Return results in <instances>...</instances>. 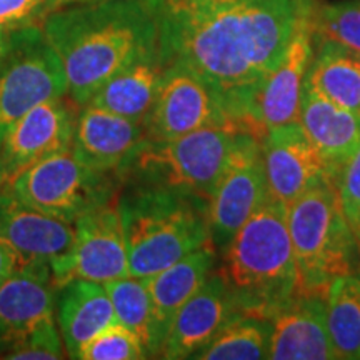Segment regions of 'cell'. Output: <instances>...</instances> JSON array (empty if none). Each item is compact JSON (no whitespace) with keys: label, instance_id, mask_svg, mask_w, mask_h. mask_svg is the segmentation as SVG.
I'll list each match as a JSON object with an SVG mask.
<instances>
[{"label":"cell","instance_id":"cell-1","mask_svg":"<svg viewBox=\"0 0 360 360\" xmlns=\"http://www.w3.org/2000/svg\"><path fill=\"white\" fill-rule=\"evenodd\" d=\"M164 67L179 65L217 94L233 124L257 137L254 107L282 60L307 0H142Z\"/></svg>","mask_w":360,"mask_h":360},{"label":"cell","instance_id":"cell-2","mask_svg":"<svg viewBox=\"0 0 360 360\" xmlns=\"http://www.w3.org/2000/svg\"><path fill=\"white\" fill-rule=\"evenodd\" d=\"M42 30L64 67L67 96L79 107L125 67L159 53L155 24L142 0H90L58 8Z\"/></svg>","mask_w":360,"mask_h":360},{"label":"cell","instance_id":"cell-3","mask_svg":"<svg viewBox=\"0 0 360 360\" xmlns=\"http://www.w3.org/2000/svg\"><path fill=\"white\" fill-rule=\"evenodd\" d=\"M129 272L147 278L210 242L209 200L172 188L125 186L117 197Z\"/></svg>","mask_w":360,"mask_h":360},{"label":"cell","instance_id":"cell-4","mask_svg":"<svg viewBox=\"0 0 360 360\" xmlns=\"http://www.w3.org/2000/svg\"><path fill=\"white\" fill-rule=\"evenodd\" d=\"M222 255V274L244 314L272 321L299 292L287 207L272 197L242 225Z\"/></svg>","mask_w":360,"mask_h":360},{"label":"cell","instance_id":"cell-5","mask_svg":"<svg viewBox=\"0 0 360 360\" xmlns=\"http://www.w3.org/2000/svg\"><path fill=\"white\" fill-rule=\"evenodd\" d=\"M252 139L260 137L238 125L195 130L174 141L146 139L117 177L124 186L172 188L209 200L225 170Z\"/></svg>","mask_w":360,"mask_h":360},{"label":"cell","instance_id":"cell-6","mask_svg":"<svg viewBox=\"0 0 360 360\" xmlns=\"http://www.w3.org/2000/svg\"><path fill=\"white\" fill-rule=\"evenodd\" d=\"M299 292L327 294L339 277L360 269V252L342 214L335 184L310 188L287 207Z\"/></svg>","mask_w":360,"mask_h":360},{"label":"cell","instance_id":"cell-7","mask_svg":"<svg viewBox=\"0 0 360 360\" xmlns=\"http://www.w3.org/2000/svg\"><path fill=\"white\" fill-rule=\"evenodd\" d=\"M6 186L24 205L74 224L115 202L120 182L115 174L87 167L70 147L30 165Z\"/></svg>","mask_w":360,"mask_h":360},{"label":"cell","instance_id":"cell-8","mask_svg":"<svg viewBox=\"0 0 360 360\" xmlns=\"http://www.w3.org/2000/svg\"><path fill=\"white\" fill-rule=\"evenodd\" d=\"M67 96L64 67L42 27L11 30L0 58V129H6L35 105Z\"/></svg>","mask_w":360,"mask_h":360},{"label":"cell","instance_id":"cell-9","mask_svg":"<svg viewBox=\"0 0 360 360\" xmlns=\"http://www.w3.org/2000/svg\"><path fill=\"white\" fill-rule=\"evenodd\" d=\"M227 125L237 124L204 80L184 67H164L155 101L142 120L147 141H174L195 130Z\"/></svg>","mask_w":360,"mask_h":360},{"label":"cell","instance_id":"cell-10","mask_svg":"<svg viewBox=\"0 0 360 360\" xmlns=\"http://www.w3.org/2000/svg\"><path fill=\"white\" fill-rule=\"evenodd\" d=\"M70 249L51 262L53 285L60 289L70 281L105 283L129 277V257L117 200L82 215L74 222Z\"/></svg>","mask_w":360,"mask_h":360},{"label":"cell","instance_id":"cell-11","mask_svg":"<svg viewBox=\"0 0 360 360\" xmlns=\"http://www.w3.org/2000/svg\"><path fill=\"white\" fill-rule=\"evenodd\" d=\"M270 199L260 139H252L225 170L209 197L210 242L224 252L242 225Z\"/></svg>","mask_w":360,"mask_h":360},{"label":"cell","instance_id":"cell-12","mask_svg":"<svg viewBox=\"0 0 360 360\" xmlns=\"http://www.w3.org/2000/svg\"><path fill=\"white\" fill-rule=\"evenodd\" d=\"M77 103L64 97L45 101L6 129L0 148L4 182L8 184L30 165L72 147Z\"/></svg>","mask_w":360,"mask_h":360},{"label":"cell","instance_id":"cell-13","mask_svg":"<svg viewBox=\"0 0 360 360\" xmlns=\"http://www.w3.org/2000/svg\"><path fill=\"white\" fill-rule=\"evenodd\" d=\"M260 152L270 197L285 207L319 184H335L299 120L269 129L260 141Z\"/></svg>","mask_w":360,"mask_h":360},{"label":"cell","instance_id":"cell-14","mask_svg":"<svg viewBox=\"0 0 360 360\" xmlns=\"http://www.w3.org/2000/svg\"><path fill=\"white\" fill-rule=\"evenodd\" d=\"M314 0L297 17L294 34L276 70L265 80L254 107V124L265 135L269 129L297 120L314 57Z\"/></svg>","mask_w":360,"mask_h":360},{"label":"cell","instance_id":"cell-15","mask_svg":"<svg viewBox=\"0 0 360 360\" xmlns=\"http://www.w3.org/2000/svg\"><path fill=\"white\" fill-rule=\"evenodd\" d=\"M238 307L222 272H212L170 322L160 359H195L233 319Z\"/></svg>","mask_w":360,"mask_h":360},{"label":"cell","instance_id":"cell-16","mask_svg":"<svg viewBox=\"0 0 360 360\" xmlns=\"http://www.w3.org/2000/svg\"><path fill=\"white\" fill-rule=\"evenodd\" d=\"M57 292L49 264L22 265L0 285V359L53 321Z\"/></svg>","mask_w":360,"mask_h":360},{"label":"cell","instance_id":"cell-17","mask_svg":"<svg viewBox=\"0 0 360 360\" xmlns=\"http://www.w3.org/2000/svg\"><path fill=\"white\" fill-rule=\"evenodd\" d=\"M143 141L141 122L87 103L77 115L72 152L90 169L119 175Z\"/></svg>","mask_w":360,"mask_h":360},{"label":"cell","instance_id":"cell-18","mask_svg":"<svg viewBox=\"0 0 360 360\" xmlns=\"http://www.w3.org/2000/svg\"><path fill=\"white\" fill-rule=\"evenodd\" d=\"M75 227L67 220L30 209L0 187V240L20 255L24 265L49 264L70 249Z\"/></svg>","mask_w":360,"mask_h":360},{"label":"cell","instance_id":"cell-19","mask_svg":"<svg viewBox=\"0 0 360 360\" xmlns=\"http://www.w3.org/2000/svg\"><path fill=\"white\" fill-rule=\"evenodd\" d=\"M270 359H337L327 328V294L297 292L274 315Z\"/></svg>","mask_w":360,"mask_h":360},{"label":"cell","instance_id":"cell-20","mask_svg":"<svg viewBox=\"0 0 360 360\" xmlns=\"http://www.w3.org/2000/svg\"><path fill=\"white\" fill-rule=\"evenodd\" d=\"M215 264H217V249L212 242H209L162 272L143 278L152 304L155 357H160L162 345L175 314L204 285V282L214 272Z\"/></svg>","mask_w":360,"mask_h":360},{"label":"cell","instance_id":"cell-21","mask_svg":"<svg viewBox=\"0 0 360 360\" xmlns=\"http://www.w3.org/2000/svg\"><path fill=\"white\" fill-rule=\"evenodd\" d=\"M297 120L335 180L360 148V112L327 101L305 84Z\"/></svg>","mask_w":360,"mask_h":360},{"label":"cell","instance_id":"cell-22","mask_svg":"<svg viewBox=\"0 0 360 360\" xmlns=\"http://www.w3.org/2000/svg\"><path fill=\"white\" fill-rule=\"evenodd\" d=\"M57 321L69 359H77L84 344L117 322L105 285L92 281H70L57 292Z\"/></svg>","mask_w":360,"mask_h":360},{"label":"cell","instance_id":"cell-23","mask_svg":"<svg viewBox=\"0 0 360 360\" xmlns=\"http://www.w3.org/2000/svg\"><path fill=\"white\" fill-rule=\"evenodd\" d=\"M162 72L159 53L143 57L107 80L89 103L142 124L155 101Z\"/></svg>","mask_w":360,"mask_h":360},{"label":"cell","instance_id":"cell-24","mask_svg":"<svg viewBox=\"0 0 360 360\" xmlns=\"http://www.w3.org/2000/svg\"><path fill=\"white\" fill-rule=\"evenodd\" d=\"M307 85L327 101L360 112V53L314 37Z\"/></svg>","mask_w":360,"mask_h":360},{"label":"cell","instance_id":"cell-25","mask_svg":"<svg viewBox=\"0 0 360 360\" xmlns=\"http://www.w3.org/2000/svg\"><path fill=\"white\" fill-rule=\"evenodd\" d=\"M327 328L337 359L360 360V269L328 287Z\"/></svg>","mask_w":360,"mask_h":360},{"label":"cell","instance_id":"cell-26","mask_svg":"<svg viewBox=\"0 0 360 360\" xmlns=\"http://www.w3.org/2000/svg\"><path fill=\"white\" fill-rule=\"evenodd\" d=\"M272 321L254 314H240L207 347L200 360H262L270 359Z\"/></svg>","mask_w":360,"mask_h":360},{"label":"cell","instance_id":"cell-27","mask_svg":"<svg viewBox=\"0 0 360 360\" xmlns=\"http://www.w3.org/2000/svg\"><path fill=\"white\" fill-rule=\"evenodd\" d=\"M114 305L117 322L141 339L148 357H155L152 304L146 281L139 277H122L103 283Z\"/></svg>","mask_w":360,"mask_h":360},{"label":"cell","instance_id":"cell-28","mask_svg":"<svg viewBox=\"0 0 360 360\" xmlns=\"http://www.w3.org/2000/svg\"><path fill=\"white\" fill-rule=\"evenodd\" d=\"M314 37L330 40L360 53V0L315 6L312 11Z\"/></svg>","mask_w":360,"mask_h":360},{"label":"cell","instance_id":"cell-29","mask_svg":"<svg viewBox=\"0 0 360 360\" xmlns=\"http://www.w3.org/2000/svg\"><path fill=\"white\" fill-rule=\"evenodd\" d=\"M80 360H139L148 359L146 347L127 327L114 322L82 345Z\"/></svg>","mask_w":360,"mask_h":360},{"label":"cell","instance_id":"cell-30","mask_svg":"<svg viewBox=\"0 0 360 360\" xmlns=\"http://www.w3.org/2000/svg\"><path fill=\"white\" fill-rule=\"evenodd\" d=\"M335 192L342 214L360 252V148L337 175Z\"/></svg>","mask_w":360,"mask_h":360},{"label":"cell","instance_id":"cell-31","mask_svg":"<svg viewBox=\"0 0 360 360\" xmlns=\"http://www.w3.org/2000/svg\"><path fill=\"white\" fill-rule=\"evenodd\" d=\"M67 357L64 340L56 321L39 327L4 359L11 360H58Z\"/></svg>","mask_w":360,"mask_h":360},{"label":"cell","instance_id":"cell-32","mask_svg":"<svg viewBox=\"0 0 360 360\" xmlns=\"http://www.w3.org/2000/svg\"><path fill=\"white\" fill-rule=\"evenodd\" d=\"M51 13L47 0H0V29L11 30L35 25Z\"/></svg>","mask_w":360,"mask_h":360},{"label":"cell","instance_id":"cell-33","mask_svg":"<svg viewBox=\"0 0 360 360\" xmlns=\"http://www.w3.org/2000/svg\"><path fill=\"white\" fill-rule=\"evenodd\" d=\"M22 265H24V262H22L20 255L17 254L11 245L6 244L4 240H0V285H2L17 269H20Z\"/></svg>","mask_w":360,"mask_h":360},{"label":"cell","instance_id":"cell-34","mask_svg":"<svg viewBox=\"0 0 360 360\" xmlns=\"http://www.w3.org/2000/svg\"><path fill=\"white\" fill-rule=\"evenodd\" d=\"M84 2H90V0H47L49 11H58L62 7H69V6H75V4H84Z\"/></svg>","mask_w":360,"mask_h":360},{"label":"cell","instance_id":"cell-35","mask_svg":"<svg viewBox=\"0 0 360 360\" xmlns=\"http://www.w3.org/2000/svg\"><path fill=\"white\" fill-rule=\"evenodd\" d=\"M7 35H8L7 30L0 29V58H2L4 52H6V47H7Z\"/></svg>","mask_w":360,"mask_h":360},{"label":"cell","instance_id":"cell-36","mask_svg":"<svg viewBox=\"0 0 360 360\" xmlns=\"http://www.w3.org/2000/svg\"><path fill=\"white\" fill-rule=\"evenodd\" d=\"M2 137H4V130L0 129V148H2ZM2 184H6L4 182V172H2V164H0V186H2Z\"/></svg>","mask_w":360,"mask_h":360},{"label":"cell","instance_id":"cell-37","mask_svg":"<svg viewBox=\"0 0 360 360\" xmlns=\"http://www.w3.org/2000/svg\"><path fill=\"white\" fill-rule=\"evenodd\" d=\"M2 186H4V184H2ZM2 186H0V187H2Z\"/></svg>","mask_w":360,"mask_h":360}]
</instances>
